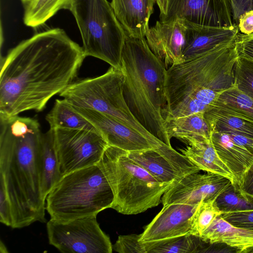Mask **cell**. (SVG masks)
I'll return each instance as SVG.
<instances>
[{"label": "cell", "mask_w": 253, "mask_h": 253, "mask_svg": "<svg viewBox=\"0 0 253 253\" xmlns=\"http://www.w3.org/2000/svg\"><path fill=\"white\" fill-rule=\"evenodd\" d=\"M85 57L83 47L58 28L21 42L1 57L0 115L43 110L75 81Z\"/></svg>", "instance_id": "cell-1"}, {"label": "cell", "mask_w": 253, "mask_h": 253, "mask_svg": "<svg viewBox=\"0 0 253 253\" xmlns=\"http://www.w3.org/2000/svg\"><path fill=\"white\" fill-rule=\"evenodd\" d=\"M42 134L35 119L0 115V175L11 205L13 228L46 222V198L41 183Z\"/></svg>", "instance_id": "cell-2"}, {"label": "cell", "mask_w": 253, "mask_h": 253, "mask_svg": "<svg viewBox=\"0 0 253 253\" xmlns=\"http://www.w3.org/2000/svg\"><path fill=\"white\" fill-rule=\"evenodd\" d=\"M235 41L173 65L167 70L164 119L209 110L219 93L234 85L238 54Z\"/></svg>", "instance_id": "cell-3"}, {"label": "cell", "mask_w": 253, "mask_h": 253, "mask_svg": "<svg viewBox=\"0 0 253 253\" xmlns=\"http://www.w3.org/2000/svg\"><path fill=\"white\" fill-rule=\"evenodd\" d=\"M121 64L123 94L129 110L147 131L171 146L162 114L166 103L167 69L164 62L151 51L145 38L127 36Z\"/></svg>", "instance_id": "cell-4"}, {"label": "cell", "mask_w": 253, "mask_h": 253, "mask_svg": "<svg viewBox=\"0 0 253 253\" xmlns=\"http://www.w3.org/2000/svg\"><path fill=\"white\" fill-rule=\"evenodd\" d=\"M112 188L98 164L66 174L53 186L46 198L50 218L68 221L96 216L111 208Z\"/></svg>", "instance_id": "cell-5"}, {"label": "cell", "mask_w": 253, "mask_h": 253, "mask_svg": "<svg viewBox=\"0 0 253 253\" xmlns=\"http://www.w3.org/2000/svg\"><path fill=\"white\" fill-rule=\"evenodd\" d=\"M98 164L114 194L111 208L123 214H136L157 206L172 184L159 182L126 151L114 146H108Z\"/></svg>", "instance_id": "cell-6"}, {"label": "cell", "mask_w": 253, "mask_h": 253, "mask_svg": "<svg viewBox=\"0 0 253 253\" xmlns=\"http://www.w3.org/2000/svg\"><path fill=\"white\" fill-rule=\"evenodd\" d=\"M79 29L86 56L122 68L121 58L127 35L107 0H75L70 10Z\"/></svg>", "instance_id": "cell-7"}, {"label": "cell", "mask_w": 253, "mask_h": 253, "mask_svg": "<svg viewBox=\"0 0 253 253\" xmlns=\"http://www.w3.org/2000/svg\"><path fill=\"white\" fill-rule=\"evenodd\" d=\"M124 79L122 68L111 66L101 76L74 82L60 96L73 106L106 114L149 139L162 142L141 125L129 110L123 94Z\"/></svg>", "instance_id": "cell-8"}, {"label": "cell", "mask_w": 253, "mask_h": 253, "mask_svg": "<svg viewBox=\"0 0 253 253\" xmlns=\"http://www.w3.org/2000/svg\"><path fill=\"white\" fill-rule=\"evenodd\" d=\"M46 229L49 244L61 253H112L110 238L100 228L96 216L64 221L50 218Z\"/></svg>", "instance_id": "cell-9"}, {"label": "cell", "mask_w": 253, "mask_h": 253, "mask_svg": "<svg viewBox=\"0 0 253 253\" xmlns=\"http://www.w3.org/2000/svg\"><path fill=\"white\" fill-rule=\"evenodd\" d=\"M53 130L62 177L72 171L97 165L109 146L98 131L61 128Z\"/></svg>", "instance_id": "cell-10"}, {"label": "cell", "mask_w": 253, "mask_h": 253, "mask_svg": "<svg viewBox=\"0 0 253 253\" xmlns=\"http://www.w3.org/2000/svg\"><path fill=\"white\" fill-rule=\"evenodd\" d=\"M126 154L163 184L173 183L201 170L185 156L166 144L156 149L126 151Z\"/></svg>", "instance_id": "cell-11"}, {"label": "cell", "mask_w": 253, "mask_h": 253, "mask_svg": "<svg viewBox=\"0 0 253 253\" xmlns=\"http://www.w3.org/2000/svg\"><path fill=\"white\" fill-rule=\"evenodd\" d=\"M175 20L211 27L237 25L233 22L230 0H168L167 14L160 20Z\"/></svg>", "instance_id": "cell-12"}, {"label": "cell", "mask_w": 253, "mask_h": 253, "mask_svg": "<svg viewBox=\"0 0 253 253\" xmlns=\"http://www.w3.org/2000/svg\"><path fill=\"white\" fill-rule=\"evenodd\" d=\"M232 184L229 179L220 174L191 173L173 183L163 195L161 203L164 206L214 200Z\"/></svg>", "instance_id": "cell-13"}, {"label": "cell", "mask_w": 253, "mask_h": 253, "mask_svg": "<svg viewBox=\"0 0 253 253\" xmlns=\"http://www.w3.org/2000/svg\"><path fill=\"white\" fill-rule=\"evenodd\" d=\"M72 107L93 125L109 145L130 152L156 149L165 144L154 141L120 121L98 111Z\"/></svg>", "instance_id": "cell-14"}, {"label": "cell", "mask_w": 253, "mask_h": 253, "mask_svg": "<svg viewBox=\"0 0 253 253\" xmlns=\"http://www.w3.org/2000/svg\"><path fill=\"white\" fill-rule=\"evenodd\" d=\"M199 204H173L163 206L145 227L139 241L145 243L191 234L193 216Z\"/></svg>", "instance_id": "cell-15"}, {"label": "cell", "mask_w": 253, "mask_h": 253, "mask_svg": "<svg viewBox=\"0 0 253 253\" xmlns=\"http://www.w3.org/2000/svg\"><path fill=\"white\" fill-rule=\"evenodd\" d=\"M185 31L183 20H159L149 28L145 36L149 48L164 62L167 69L183 61Z\"/></svg>", "instance_id": "cell-16"}, {"label": "cell", "mask_w": 253, "mask_h": 253, "mask_svg": "<svg viewBox=\"0 0 253 253\" xmlns=\"http://www.w3.org/2000/svg\"><path fill=\"white\" fill-rule=\"evenodd\" d=\"M183 21L186 26L183 61L207 52L223 44L234 42L239 33L237 25L231 27H217Z\"/></svg>", "instance_id": "cell-17"}, {"label": "cell", "mask_w": 253, "mask_h": 253, "mask_svg": "<svg viewBox=\"0 0 253 253\" xmlns=\"http://www.w3.org/2000/svg\"><path fill=\"white\" fill-rule=\"evenodd\" d=\"M155 0H111L116 17L127 36L143 38L149 29Z\"/></svg>", "instance_id": "cell-18"}, {"label": "cell", "mask_w": 253, "mask_h": 253, "mask_svg": "<svg viewBox=\"0 0 253 253\" xmlns=\"http://www.w3.org/2000/svg\"><path fill=\"white\" fill-rule=\"evenodd\" d=\"M211 139L218 156L233 174L238 185L253 164V154L236 142L229 133L211 131Z\"/></svg>", "instance_id": "cell-19"}, {"label": "cell", "mask_w": 253, "mask_h": 253, "mask_svg": "<svg viewBox=\"0 0 253 253\" xmlns=\"http://www.w3.org/2000/svg\"><path fill=\"white\" fill-rule=\"evenodd\" d=\"M200 238L206 243L225 244L238 253H245L253 248V230L236 226L221 215L213 220Z\"/></svg>", "instance_id": "cell-20"}, {"label": "cell", "mask_w": 253, "mask_h": 253, "mask_svg": "<svg viewBox=\"0 0 253 253\" xmlns=\"http://www.w3.org/2000/svg\"><path fill=\"white\" fill-rule=\"evenodd\" d=\"M164 121L170 139L175 137L190 145L211 139V131L204 113H194L176 118L165 119Z\"/></svg>", "instance_id": "cell-21"}, {"label": "cell", "mask_w": 253, "mask_h": 253, "mask_svg": "<svg viewBox=\"0 0 253 253\" xmlns=\"http://www.w3.org/2000/svg\"><path fill=\"white\" fill-rule=\"evenodd\" d=\"M211 131L241 135L253 139V119L217 106L204 113Z\"/></svg>", "instance_id": "cell-22"}, {"label": "cell", "mask_w": 253, "mask_h": 253, "mask_svg": "<svg viewBox=\"0 0 253 253\" xmlns=\"http://www.w3.org/2000/svg\"><path fill=\"white\" fill-rule=\"evenodd\" d=\"M180 151L201 170L223 175L236 184L234 176L218 156L211 139L196 142Z\"/></svg>", "instance_id": "cell-23"}, {"label": "cell", "mask_w": 253, "mask_h": 253, "mask_svg": "<svg viewBox=\"0 0 253 253\" xmlns=\"http://www.w3.org/2000/svg\"><path fill=\"white\" fill-rule=\"evenodd\" d=\"M40 162L42 188L46 198L53 186L62 177L52 129L49 128L46 132L42 134Z\"/></svg>", "instance_id": "cell-24"}, {"label": "cell", "mask_w": 253, "mask_h": 253, "mask_svg": "<svg viewBox=\"0 0 253 253\" xmlns=\"http://www.w3.org/2000/svg\"><path fill=\"white\" fill-rule=\"evenodd\" d=\"M45 119L51 129H79L99 132L64 99L55 100L54 106L46 115Z\"/></svg>", "instance_id": "cell-25"}, {"label": "cell", "mask_w": 253, "mask_h": 253, "mask_svg": "<svg viewBox=\"0 0 253 253\" xmlns=\"http://www.w3.org/2000/svg\"><path fill=\"white\" fill-rule=\"evenodd\" d=\"M75 0H35L24 6L23 21L29 27L43 25L59 10H70Z\"/></svg>", "instance_id": "cell-26"}, {"label": "cell", "mask_w": 253, "mask_h": 253, "mask_svg": "<svg viewBox=\"0 0 253 253\" xmlns=\"http://www.w3.org/2000/svg\"><path fill=\"white\" fill-rule=\"evenodd\" d=\"M200 237L192 234L142 243L146 253H195L203 249Z\"/></svg>", "instance_id": "cell-27"}, {"label": "cell", "mask_w": 253, "mask_h": 253, "mask_svg": "<svg viewBox=\"0 0 253 253\" xmlns=\"http://www.w3.org/2000/svg\"><path fill=\"white\" fill-rule=\"evenodd\" d=\"M212 105L234 111L253 119V98L234 85L221 92Z\"/></svg>", "instance_id": "cell-28"}, {"label": "cell", "mask_w": 253, "mask_h": 253, "mask_svg": "<svg viewBox=\"0 0 253 253\" xmlns=\"http://www.w3.org/2000/svg\"><path fill=\"white\" fill-rule=\"evenodd\" d=\"M223 212L253 210V198L244 194L237 184H231L215 199Z\"/></svg>", "instance_id": "cell-29"}, {"label": "cell", "mask_w": 253, "mask_h": 253, "mask_svg": "<svg viewBox=\"0 0 253 253\" xmlns=\"http://www.w3.org/2000/svg\"><path fill=\"white\" fill-rule=\"evenodd\" d=\"M215 201H202L199 204L193 216L191 234L200 237L213 220L223 213Z\"/></svg>", "instance_id": "cell-30"}, {"label": "cell", "mask_w": 253, "mask_h": 253, "mask_svg": "<svg viewBox=\"0 0 253 253\" xmlns=\"http://www.w3.org/2000/svg\"><path fill=\"white\" fill-rule=\"evenodd\" d=\"M234 76V86L253 98V62L238 56Z\"/></svg>", "instance_id": "cell-31"}, {"label": "cell", "mask_w": 253, "mask_h": 253, "mask_svg": "<svg viewBox=\"0 0 253 253\" xmlns=\"http://www.w3.org/2000/svg\"><path fill=\"white\" fill-rule=\"evenodd\" d=\"M140 236L141 234L120 235L113 245V250L120 253H146L139 241Z\"/></svg>", "instance_id": "cell-32"}, {"label": "cell", "mask_w": 253, "mask_h": 253, "mask_svg": "<svg viewBox=\"0 0 253 253\" xmlns=\"http://www.w3.org/2000/svg\"><path fill=\"white\" fill-rule=\"evenodd\" d=\"M221 216L236 226L253 230V210L223 212Z\"/></svg>", "instance_id": "cell-33"}, {"label": "cell", "mask_w": 253, "mask_h": 253, "mask_svg": "<svg viewBox=\"0 0 253 253\" xmlns=\"http://www.w3.org/2000/svg\"><path fill=\"white\" fill-rule=\"evenodd\" d=\"M0 221L11 227L12 218L11 205L3 177L0 175Z\"/></svg>", "instance_id": "cell-34"}, {"label": "cell", "mask_w": 253, "mask_h": 253, "mask_svg": "<svg viewBox=\"0 0 253 253\" xmlns=\"http://www.w3.org/2000/svg\"><path fill=\"white\" fill-rule=\"evenodd\" d=\"M235 43L238 56L253 62V33L249 35L239 33Z\"/></svg>", "instance_id": "cell-35"}, {"label": "cell", "mask_w": 253, "mask_h": 253, "mask_svg": "<svg viewBox=\"0 0 253 253\" xmlns=\"http://www.w3.org/2000/svg\"><path fill=\"white\" fill-rule=\"evenodd\" d=\"M230 2L233 20L237 25L242 14L253 9V0H230Z\"/></svg>", "instance_id": "cell-36"}, {"label": "cell", "mask_w": 253, "mask_h": 253, "mask_svg": "<svg viewBox=\"0 0 253 253\" xmlns=\"http://www.w3.org/2000/svg\"><path fill=\"white\" fill-rule=\"evenodd\" d=\"M238 186L244 194L253 198V164L245 173Z\"/></svg>", "instance_id": "cell-37"}, {"label": "cell", "mask_w": 253, "mask_h": 253, "mask_svg": "<svg viewBox=\"0 0 253 253\" xmlns=\"http://www.w3.org/2000/svg\"><path fill=\"white\" fill-rule=\"evenodd\" d=\"M239 30L242 34L249 35L253 33V9L242 14L238 22Z\"/></svg>", "instance_id": "cell-38"}, {"label": "cell", "mask_w": 253, "mask_h": 253, "mask_svg": "<svg viewBox=\"0 0 253 253\" xmlns=\"http://www.w3.org/2000/svg\"><path fill=\"white\" fill-rule=\"evenodd\" d=\"M158 4L160 11V18L162 19L167 14L168 0H155Z\"/></svg>", "instance_id": "cell-39"}, {"label": "cell", "mask_w": 253, "mask_h": 253, "mask_svg": "<svg viewBox=\"0 0 253 253\" xmlns=\"http://www.w3.org/2000/svg\"><path fill=\"white\" fill-rule=\"evenodd\" d=\"M0 253H7L8 251L5 247L4 244L2 243L1 241H0Z\"/></svg>", "instance_id": "cell-40"}, {"label": "cell", "mask_w": 253, "mask_h": 253, "mask_svg": "<svg viewBox=\"0 0 253 253\" xmlns=\"http://www.w3.org/2000/svg\"><path fill=\"white\" fill-rule=\"evenodd\" d=\"M24 6L29 4V3L33 2L35 0H20Z\"/></svg>", "instance_id": "cell-41"}, {"label": "cell", "mask_w": 253, "mask_h": 253, "mask_svg": "<svg viewBox=\"0 0 253 253\" xmlns=\"http://www.w3.org/2000/svg\"><path fill=\"white\" fill-rule=\"evenodd\" d=\"M245 253H253V248L248 250Z\"/></svg>", "instance_id": "cell-42"}]
</instances>
